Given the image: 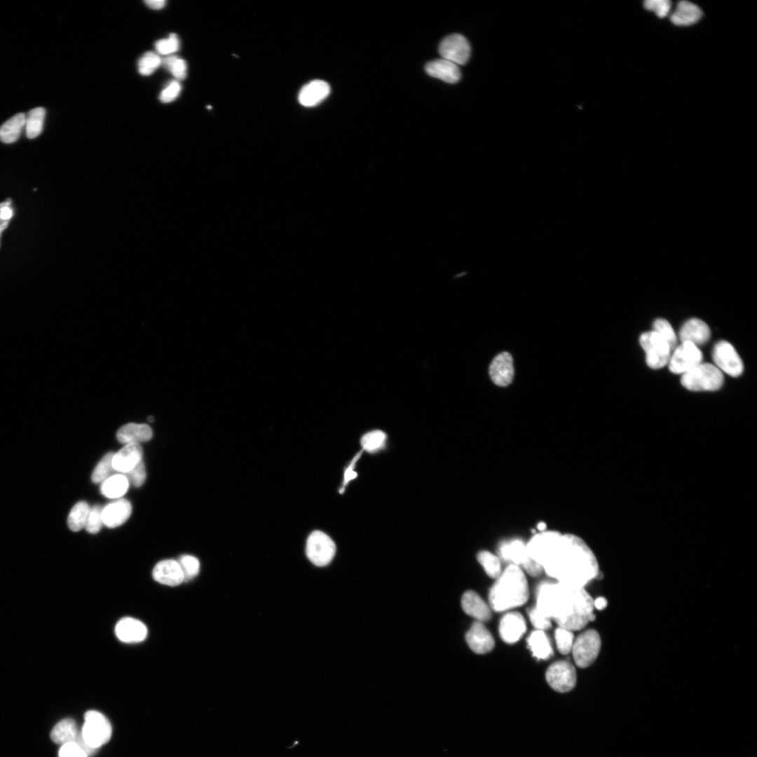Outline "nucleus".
<instances>
[{"label": "nucleus", "instance_id": "25", "mask_svg": "<svg viewBox=\"0 0 757 757\" xmlns=\"http://www.w3.org/2000/svg\"><path fill=\"white\" fill-rule=\"evenodd\" d=\"M152 435V430L149 425L130 423L119 428L116 437L121 443L128 444L149 441L151 439Z\"/></svg>", "mask_w": 757, "mask_h": 757}, {"label": "nucleus", "instance_id": "43", "mask_svg": "<svg viewBox=\"0 0 757 757\" xmlns=\"http://www.w3.org/2000/svg\"><path fill=\"white\" fill-rule=\"evenodd\" d=\"M102 508L100 505H95L90 508L85 528L90 533H97L101 529L103 524L102 512Z\"/></svg>", "mask_w": 757, "mask_h": 757}, {"label": "nucleus", "instance_id": "2", "mask_svg": "<svg viewBox=\"0 0 757 757\" xmlns=\"http://www.w3.org/2000/svg\"><path fill=\"white\" fill-rule=\"evenodd\" d=\"M545 573L558 582L584 587L599 572L594 554L580 537L562 534L543 566Z\"/></svg>", "mask_w": 757, "mask_h": 757}, {"label": "nucleus", "instance_id": "7", "mask_svg": "<svg viewBox=\"0 0 757 757\" xmlns=\"http://www.w3.org/2000/svg\"><path fill=\"white\" fill-rule=\"evenodd\" d=\"M601 638L594 629L581 633L573 642V657L575 664L580 668L590 666L596 659L601 649Z\"/></svg>", "mask_w": 757, "mask_h": 757}, {"label": "nucleus", "instance_id": "22", "mask_svg": "<svg viewBox=\"0 0 757 757\" xmlns=\"http://www.w3.org/2000/svg\"><path fill=\"white\" fill-rule=\"evenodd\" d=\"M461 606L468 615L484 622L491 618L490 606L474 591H466L461 597Z\"/></svg>", "mask_w": 757, "mask_h": 757}, {"label": "nucleus", "instance_id": "6", "mask_svg": "<svg viewBox=\"0 0 757 757\" xmlns=\"http://www.w3.org/2000/svg\"><path fill=\"white\" fill-rule=\"evenodd\" d=\"M639 341L646 352V361L648 367L657 369L668 363L671 350L661 335L655 331L644 332L641 335Z\"/></svg>", "mask_w": 757, "mask_h": 757}, {"label": "nucleus", "instance_id": "30", "mask_svg": "<svg viewBox=\"0 0 757 757\" xmlns=\"http://www.w3.org/2000/svg\"><path fill=\"white\" fill-rule=\"evenodd\" d=\"M129 482L126 477L121 474H115L102 482L101 493L109 498H119L128 491Z\"/></svg>", "mask_w": 757, "mask_h": 757}, {"label": "nucleus", "instance_id": "10", "mask_svg": "<svg viewBox=\"0 0 757 757\" xmlns=\"http://www.w3.org/2000/svg\"><path fill=\"white\" fill-rule=\"evenodd\" d=\"M545 678L553 690L566 693L575 686L576 671L571 662L566 660L557 661L548 667Z\"/></svg>", "mask_w": 757, "mask_h": 757}, {"label": "nucleus", "instance_id": "13", "mask_svg": "<svg viewBox=\"0 0 757 757\" xmlns=\"http://www.w3.org/2000/svg\"><path fill=\"white\" fill-rule=\"evenodd\" d=\"M470 46L462 34H453L445 37L440 43L439 53L443 59L457 65L467 63L470 56Z\"/></svg>", "mask_w": 757, "mask_h": 757}, {"label": "nucleus", "instance_id": "46", "mask_svg": "<svg viewBox=\"0 0 757 757\" xmlns=\"http://www.w3.org/2000/svg\"><path fill=\"white\" fill-rule=\"evenodd\" d=\"M181 90L182 86L179 81H171L161 92L159 99L164 103L172 102L179 95Z\"/></svg>", "mask_w": 757, "mask_h": 757}, {"label": "nucleus", "instance_id": "18", "mask_svg": "<svg viewBox=\"0 0 757 757\" xmlns=\"http://www.w3.org/2000/svg\"><path fill=\"white\" fill-rule=\"evenodd\" d=\"M143 449L137 443L125 444L114 454L112 467L114 471L125 473L142 460Z\"/></svg>", "mask_w": 757, "mask_h": 757}, {"label": "nucleus", "instance_id": "39", "mask_svg": "<svg viewBox=\"0 0 757 757\" xmlns=\"http://www.w3.org/2000/svg\"><path fill=\"white\" fill-rule=\"evenodd\" d=\"M653 331L661 335L668 343L671 351L676 348L677 339L669 322L662 318L656 319L653 324Z\"/></svg>", "mask_w": 757, "mask_h": 757}, {"label": "nucleus", "instance_id": "49", "mask_svg": "<svg viewBox=\"0 0 757 757\" xmlns=\"http://www.w3.org/2000/svg\"><path fill=\"white\" fill-rule=\"evenodd\" d=\"M361 453H362V452L360 451V453L356 454V456L354 457V458L352 460L351 463L349 464V465L348 466V468L345 470L344 479H343V489H344L345 486L347 485L348 483L350 480L355 479L357 477V474L354 470V467H355L356 461L360 458Z\"/></svg>", "mask_w": 757, "mask_h": 757}, {"label": "nucleus", "instance_id": "29", "mask_svg": "<svg viewBox=\"0 0 757 757\" xmlns=\"http://www.w3.org/2000/svg\"><path fill=\"white\" fill-rule=\"evenodd\" d=\"M528 647L537 660H547L553 654L550 641L543 630H535L527 639Z\"/></svg>", "mask_w": 757, "mask_h": 757}, {"label": "nucleus", "instance_id": "42", "mask_svg": "<svg viewBox=\"0 0 757 757\" xmlns=\"http://www.w3.org/2000/svg\"><path fill=\"white\" fill-rule=\"evenodd\" d=\"M179 40L176 34L172 33L167 39H162L155 43V49L158 55H171L179 49Z\"/></svg>", "mask_w": 757, "mask_h": 757}, {"label": "nucleus", "instance_id": "28", "mask_svg": "<svg viewBox=\"0 0 757 757\" xmlns=\"http://www.w3.org/2000/svg\"><path fill=\"white\" fill-rule=\"evenodd\" d=\"M81 730L72 718H67L61 720L55 725L50 732L53 742L58 744H64L69 742H76Z\"/></svg>", "mask_w": 757, "mask_h": 757}, {"label": "nucleus", "instance_id": "17", "mask_svg": "<svg viewBox=\"0 0 757 757\" xmlns=\"http://www.w3.org/2000/svg\"><path fill=\"white\" fill-rule=\"evenodd\" d=\"M117 638L124 643H139L147 636V628L140 620L126 617L121 619L115 627Z\"/></svg>", "mask_w": 757, "mask_h": 757}, {"label": "nucleus", "instance_id": "27", "mask_svg": "<svg viewBox=\"0 0 757 757\" xmlns=\"http://www.w3.org/2000/svg\"><path fill=\"white\" fill-rule=\"evenodd\" d=\"M702 15V11L696 4L681 1L671 14L670 20L677 26H689L699 21Z\"/></svg>", "mask_w": 757, "mask_h": 757}, {"label": "nucleus", "instance_id": "50", "mask_svg": "<svg viewBox=\"0 0 757 757\" xmlns=\"http://www.w3.org/2000/svg\"><path fill=\"white\" fill-rule=\"evenodd\" d=\"M146 5L150 8L154 10H159L163 8L166 4L165 0H146L144 1Z\"/></svg>", "mask_w": 757, "mask_h": 757}, {"label": "nucleus", "instance_id": "38", "mask_svg": "<svg viewBox=\"0 0 757 757\" xmlns=\"http://www.w3.org/2000/svg\"><path fill=\"white\" fill-rule=\"evenodd\" d=\"M114 453L109 452L105 454L95 468L92 474V481L95 483H102L114 470L112 467V458Z\"/></svg>", "mask_w": 757, "mask_h": 757}, {"label": "nucleus", "instance_id": "26", "mask_svg": "<svg viewBox=\"0 0 757 757\" xmlns=\"http://www.w3.org/2000/svg\"><path fill=\"white\" fill-rule=\"evenodd\" d=\"M498 552L503 559L522 568L531 559L528 555L526 544L520 540L503 542L500 545Z\"/></svg>", "mask_w": 757, "mask_h": 757}, {"label": "nucleus", "instance_id": "15", "mask_svg": "<svg viewBox=\"0 0 757 757\" xmlns=\"http://www.w3.org/2000/svg\"><path fill=\"white\" fill-rule=\"evenodd\" d=\"M465 641L470 648L477 654L491 652L494 646V639L483 622L475 621L465 634Z\"/></svg>", "mask_w": 757, "mask_h": 757}, {"label": "nucleus", "instance_id": "24", "mask_svg": "<svg viewBox=\"0 0 757 757\" xmlns=\"http://www.w3.org/2000/svg\"><path fill=\"white\" fill-rule=\"evenodd\" d=\"M425 71L430 76L449 83L458 82L461 76L458 65L443 58L429 62L425 65Z\"/></svg>", "mask_w": 757, "mask_h": 757}, {"label": "nucleus", "instance_id": "53", "mask_svg": "<svg viewBox=\"0 0 757 757\" xmlns=\"http://www.w3.org/2000/svg\"><path fill=\"white\" fill-rule=\"evenodd\" d=\"M547 525L545 522L540 521L537 525V528L540 532L546 531Z\"/></svg>", "mask_w": 757, "mask_h": 757}, {"label": "nucleus", "instance_id": "37", "mask_svg": "<svg viewBox=\"0 0 757 757\" xmlns=\"http://www.w3.org/2000/svg\"><path fill=\"white\" fill-rule=\"evenodd\" d=\"M162 64V58L154 52L145 53L139 60L137 67L139 73L149 76L154 73Z\"/></svg>", "mask_w": 757, "mask_h": 757}, {"label": "nucleus", "instance_id": "47", "mask_svg": "<svg viewBox=\"0 0 757 757\" xmlns=\"http://www.w3.org/2000/svg\"><path fill=\"white\" fill-rule=\"evenodd\" d=\"M529 619L533 626L538 630L550 629L551 619L542 614L536 607L528 612Z\"/></svg>", "mask_w": 757, "mask_h": 757}, {"label": "nucleus", "instance_id": "45", "mask_svg": "<svg viewBox=\"0 0 757 757\" xmlns=\"http://www.w3.org/2000/svg\"><path fill=\"white\" fill-rule=\"evenodd\" d=\"M122 474L126 477L129 484L135 487L141 486L146 479V470L143 461L142 460L130 471Z\"/></svg>", "mask_w": 757, "mask_h": 757}, {"label": "nucleus", "instance_id": "4", "mask_svg": "<svg viewBox=\"0 0 757 757\" xmlns=\"http://www.w3.org/2000/svg\"><path fill=\"white\" fill-rule=\"evenodd\" d=\"M682 386L692 391L716 390L723 383L721 371L711 363H700L684 373L681 378Z\"/></svg>", "mask_w": 757, "mask_h": 757}, {"label": "nucleus", "instance_id": "48", "mask_svg": "<svg viewBox=\"0 0 757 757\" xmlns=\"http://www.w3.org/2000/svg\"><path fill=\"white\" fill-rule=\"evenodd\" d=\"M58 757H88V756L77 744L69 742L61 745Z\"/></svg>", "mask_w": 757, "mask_h": 757}, {"label": "nucleus", "instance_id": "3", "mask_svg": "<svg viewBox=\"0 0 757 757\" xmlns=\"http://www.w3.org/2000/svg\"><path fill=\"white\" fill-rule=\"evenodd\" d=\"M528 595V582L523 571L511 564L491 587L489 605L496 612L507 611L524 604Z\"/></svg>", "mask_w": 757, "mask_h": 757}, {"label": "nucleus", "instance_id": "36", "mask_svg": "<svg viewBox=\"0 0 757 757\" xmlns=\"http://www.w3.org/2000/svg\"><path fill=\"white\" fill-rule=\"evenodd\" d=\"M162 64L176 80H183L186 78L187 64L184 59L177 55H168L162 59Z\"/></svg>", "mask_w": 757, "mask_h": 757}, {"label": "nucleus", "instance_id": "54", "mask_svg": "<svg viewBox=\"0 0 757 757\" xmlns=\"http://www.w3.org/2000/svg\"><path fill=\"white\" fill-rule=\"evenodd\" d=\"M148 421H149V422H153V421H154V418H153L152 416H149V417H148Z\"/></svg>", "mask_w": 757, "mask_h": 757}, {"label": "nucleus", "instance_id": "9", "mask_svg": "<svg viewBox=\"0 0 757 757\" xmlns=\"http://www.w3.org/2000/svg\"><path fill=\"white\" fill-rule=\"evenodd\" d=\"M561 535L555 531H544L536 533L526 544L528 555L543 566L559 541Z\"/></svg>", "mask_w": 757, "mask_h": 757}, {"label": "nucleus", "instance_id": "20", "mask_svg": "<svg viewBox=\"0 0 757 757\" xmlns=\"http://www.w3.org/2000/svg\"><path fill=\"white\" fill-rule=\"evenodd\" d=\"M154 579L161 584L174 587L184 582V575L177 561L165 559L159 561L152 572Z\"/></svg>", "mask_w": 757, "mask_h": 757}, {"label": "nucleus", "instance_id": "33", "mask_svg": "<svg viewBox=\"0 0 757 757\" xmlns=\"http://www.w3.org/2000/svg\"><path fill=\"white\" fill-rule=\"evenodd\" d=\"M90 511V507L86 502L76 503L69 512L67 518V524L70 530L79 531L85 527Z\"/></svg>", "mask_w": 757, "mask_h": 757}, {"label": "nucleus", "instance_id": "41", "mask_svg": "<svg viewBox=\"0 0 757 757\" xmlns=\"http://www.w3.org/2000/svg\"><path fill=\"white\" fill-rule=\"evenodd\" d=\"M557 648L563 655L568 654L573 647L574 636L571 631L559 627L554 634Z\"/></svg>", "mask_w": 757, "mask_h": 757}, {"label": "nucleus", "instance_id": "32", "mask_svg": "<svg viewBox=\"0 0 757 757\" xmlns=\"http://www.w3.org/2000/svg\"><path fill=\"white\" fill-rule=\"evenodd\" d=\"M46 110L43 107H36L25 114L26 135L29 139L39 136L43 130Z\"/></svg>", "mask_w": 757, "mask_h": 757}, {"label": "nucleus", "instance_id": "8", "mask_svg": "<svg viewBox=\"0 0 757 757\" xmlns=\"http://www.w3.org/2000/svg\"><path fill=\"white\" fill-rule=\"evenodd\" d=\"M336 550V545L333 540L320 531L312 532L306 541V556L313 564L318 566L328 565L334 557Z\"/></svg>", "mask_w": 757, "mask_h": 757}, {"label": "nucleus", "instance_id": "12", "mask_svg": "<svg viewBox=\"0 0 757 757\" xmlns=\"http://www.w3.org/2000/svg\"><path fill=\"white\" fill-rule=\"evenodd\" d=\"M714 363L731 376H739L744 369L742 361L735 348L728 341L717 342L712 351Z\"/></svg>", "mask_w": 757, "mask_h": 757}, {"label": "nucleus", "instance_id": "40", "mask_svg": "<svg viewBox=\"0 0 757 757\" xmlns=\"http://www.w3.org/2000/svg\"><path fill=\"white\" fill-rule=\"evenodd\" d=\"M184 575V581H188L196 577L200 570L198 559L191 555H182L177 561Z\"/></svg>", "mask_w": 757, "mask_h": 757}, {"label": "nucleus", "instance_id": "19", "mask_svg": "<svg viewBox=\"0 0 757 757\" xmlns=\"http://www.w3.org/2000/svg\"><path fill=\"white\" fill-rule=\"evenodd\" d=\"M131 512L130 503L125 498L118 499L102 508L103 524L109 528L119 526L128 520Z\"/></svg>", "mask_w": 757, "mask_h": 757}, {"label": "nucleus", "instance_id": "23", "mask_svg": "<svg viewBox=\"0 0 757 757\" xmlns=\"http://www.w3.org/2000/svg\"><path fill=\"white\" fill-rule=\"evenodd\" d=\"M711 336L709 326L702 320L691 318L686 321L679 332L681 342H690L695 346L707 343Z\"/></svg>", "mask_w": 757, "mask_h": 757}, {"label": "nucleus", "instance_id": "1", "mask_svg": "<svg viewBox=\"0 0 757 757\" xmlns=\"http://www.w3.org/2000/svg\"><path fill=\"white\" fill-rule=\"evenodd\" d=\"M536 608L570 631L584 628L595 620L594 599L584 587L560 582H543L538 587Z\"/></svg>", "mask_w": 757, "mask_h": 757}, {"label": "nucleus", "instance_id": "14", "mask_svg": "<svg viewBox=\"0 0 757 757\" xmlns=\"http://www.w3.org/2000/svg\"><path fill=\"white\" fill-rule=\"evenodd\" d=\"M489 374L493 383L500 387L509 386L514 376L513 359L508 352H502L494 357L489 367Z\"/></svg>", "mask_w": 757, "mask_h": 757}, {"label": "nucleus", "instance_id": "21", "mask_svg": "<svg viewBox=\"0 0 757 757\" xmlns=\"http://www.w3.org/2000/svg\"><path fill=\"white\" fill-rule=\"evenodd\" d=\"M330 90V86L326 81L319 79L313 80L301 88L298 100L302 106L314 107L326 99Z\"/></svg>", "mask_w": 757, "mask_h": 757}, {"label": "nucleus", "instance_id": "34", "mask_svg": "<svg viewBox=\"0 0 757 757\" xmlns=\"http://www.w3.org/2000/svg\"><path fill=\"white\" fill-rule=\"evenodd\" d=\"M386 439L384 432L375 430L364 434L360 439V444L367 452L375 453L383 448Z\"/></svg>", "mask_w": 757, "mask_h": 757}, {"label": "nucleus", "instance_id": "52", "mask_svg": "<svg viewBox=\"0 0 757 757\" xmlns=\"http://www.w3.org/2000/svg\"><path fill=\"white\" fill-rule=\"evenodd\" d=\"M12 216V210L8 207H4L1 210V218L9 219Z\"/></svg>", "mask_w": 757, "mask_h": 757}, {"label": "nucleus", "instance_id": "51", "mask_svg": "<svg viewBox=\"0 0 757 757\" xmlns=\"http://www.w3.org/2000/svg\"><path fill=\"white\" fill-rule=\"evenodd\" d=\"M606 606L607 600L603 596L597 597L596 599H595V600H594V606L597 610H603L606 607Z\"/></svg>", "mask_w": 757, "mask_h": 757}, {"label": "nucleus", "instance_id": "44", "mask_svg": "<svg viewBox=\"0 0 757 757\" xmlns=\"http://www.w3.org/2000/svg\"><path fill=\"white\" fill-rule=\"evenodd\" d=\"M643 6L646 10L653 11L657 17L663 18L671 11V2L669 0H646Z\"/></svg>", "mask_w": 757, "mask_h": 757}, {"label": "nucleus", "instance_id": "16", "mask_svg": "<svg viewBox=\"0 0 757 757\" xmlns=\"http://www.w3.org/2000/svg\"><path fill=\"white\" fill-rule=\"evenodd\" d=\"M526 631V621L518 612H510L500 621L499 634L503 641L512 644L518 641Z\"/></svg>", "mask_w": 757, "mask_h": 757}, {"label": "nucleus", "instance_id": "5", "mask_svg": "<svg viewBox=\"0 0 757 757\" xmlns=\"http://www.w3.org/2000/svg\"><path fill=\"white\" fill-rule=\"evenodd\" d=\"M81 731L86 744L92 749H98L109 741L112 728L104 714L90 710L85 714Z\"/></svg>", "mask_w": 757, "mask_h": 757}, {"label": "nucleus", "instance_id": "31", "mask_svg": "<svg viewBox=\"0 0 757 757\" xmlns=\"http://www.w3.org/2000/svg\"><path fill=\"white\" fill-rule=\"evenodd\" d=\"M25 123V114L18 113L11 117L0 127V140L6 144L17 141Z\"/></svg>", "mask_w": 757, "mask_h": 757}, {"label": "nucleus", "instance_id": "35", "mask_svg": "<svg viewBox=\"0 0 757 757\" xmlns=\"http://www.w3.org/2000/svg\"><path fill=\"white\" fill-rule=\"evenodd\" d=\"M477 558L490 578H497L500 575L501 565L497 556L489 551L483 550L477 554Z\"/></svg>", "mask_w": 757, "mask_h": 757}, {"label": "nucleus", "instance_id": "11", "mask_svg": "<svg viewBox=\"0 0 757 757\" xmlns=\"http://www.w3.org/2000/svg\"><path fill=\"white\" fill-rule=\"evenodd\" d=\"M702 353L697 346L682 342L670 356L669 369L674 374H684L702 363Z\"/></svg>", "mask_w": 757, "mask_h": 757}]
</instances>
